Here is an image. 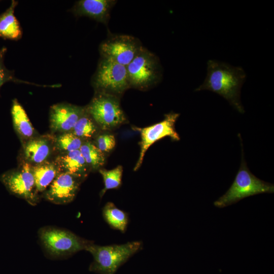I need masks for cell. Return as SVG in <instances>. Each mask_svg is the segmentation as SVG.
<instances>
[{
  "instance_id": "obj_7",
  "label": "cell",
  "mask_w": 274,
  "mask_h": 274,
  "mask_svg": "<svg viewBox=\"0 0 274 274\" xmlns=\"http://www.w3.org/2000/svg\"><path fill=\"white\" fill-rule=\"evenodd\" d=\"M85 108L95 123L103 130L113 129L126 120L119 98L113 94L96 92Z\"/></svg>"
},
{
  "instance_id": "obj_15",
  "label": "cell",
  "mask_w": 274,
  "mask_h": 274,
  "mask_svg": "<svg viewBox=\"0 0 274 274\" xmlns=\"http://www.w3.org/2000/svg\"><path fill=\"white\" fill-rule=\"evenodd\" d=\"M54 162L60 173H66L83 179L89 169L79 150L62 153Z\"/></svg>"
},
{
  "instance_id": "obj_18",
  "label": "cell",
  "mask_w": 274,
  "mask_h": 274,
  "mask_svg": "<svg viewBox=\"0 0 274 274\" xmlns=\"http://www.w3.org/2000/svg\"><path fill=\"white\" fill-rule=\"evenodd\" d=\"M33 175L37 192H44L60 173L54 161L48 160L32 165Z\"/></svg>"
},
{
  "instance_id": "obj_3",
  "label": "cell",
  "mask_w": 274,
  "mask_h": 274,
  "mask_svg": "<svg viewBox=\"0 0 274 274\" xmlns=\"http://www.w3.org/2000/svg\"><path fill=\"white\" fill-rule=\"evenodd\" d=\"M142 245L141 241L104 246L91 243L85 249L93 258L89 270L99 274H114L122 264L142 249Z\"/></svg>"
},
{
  "instance_id": "obj_8",
  "label": "cell",
  "mask_w": 274,
  "mask_h": 274,
  "mask_svg": "<svg viewBox=\"0 0 274 274\" xmlns=\"http://www.w3.org/2000/svg\"><path fill=\"white\" fill-rule=\"evenodd\" d=\"M0 180L11 194L24 199L32 206L39 202L32 165L29 163L26 162L17 168L4 173Z\"/></svg>"
},
{
  "instance_id": "obj_10",
  "label": "cell",
  "mask_w": 274,
  "mask_h": 274,
  "mask_svg": "<svg viewBox=\"0 0 274 274\" xmlns=\"http://www.w3.org/2000/svg\"><path fill=\"white\" fill-rule=\"evenodd\" d=\"M142 46L139 41L129 35H112L99 46L101 57L127 66Z\"/></svg>"
},
{
  "instance_id": "obj_11",
  "label": "cell",
  "mask_w": 274,
  "mask_h": 274,
  "mask_svg": "<svg viewBox=\"0 0 274 274\" xmlns=\"http://www.w3.org/2000/svg\"><path fill=\"white\" fill-rule=\"evenodd\" d=\"M83 180L66 173H60L43 192V197L57 204L68 203L75 198Z\"/></svg>"
},
{
  "instance_id": "obj_4",
  "label": "cell",
  "mask_w": 274,
  "mask_h": 274,
  "mask_svg": "<svg viewBox=\"0 0 274 274\" xmlns=\"http://www.w3.org/2000/svg\"><path fill=\"white\" fill-rule=\"evenodd\" d=\"M39 237L47 253L54 258L66 257L85 250L92 243L69 230L52 226L41 228Z\"/></svg>"
},
{
  "instance_id": "obj_12",
  "label": "cell",
  "mask_w": 274,
  "mask_h": 274,
  "mask_svg": "<svg viewBox=\"0 0 274 274\" xmlns=\"http://www.w3.org/2000/svg\"><path fill=\"white\" fill-rule=\"evenodd\" d=\"M85 111V108L68 103L53 105L50 108L49 115L51 129L61 133L71 132Z\"/></svg>"
},
{
  "instance_id": "obj_9",
  "label": "cell",
  "mask_w": 274,
  "mask_h": 274,
  "mask_svg": "<svg viewBox=\"0 0 274 274\" xmlns=\"http://www.w3.org/2000/svg\"><path fill=\"white\" fill-rule=\"evenodd\" d=\"M179 116L180 114L171 112L165 114L163 120L158 123L144 128H135L140 132L141 141L140 156L134 171L141 166L147 150L155 142L165 137H169L173 141H180V135L175 129Z\"/></svg>"
},
{
  "instance_id": "obj_24",
  "label": "cell",
  "mask_w": 274,
  "mask_h": 274,
  "mask_svg": "<svg viewBox=\"0 0 274 274\" xmlns=\"http://www.w3.org/2000/svg\"><path fill=\"white\" fill-rule=\"evenodd\" d=\"M7 51V49L6 47H3L0 49V89L5 83L8 82L43 86L41 85H38L27 81H22L17 78L15 76L14 72L8 70L5 65L4 58Z\"/></svg>"
},
{
  "instance_id": "obj_13",
  "label": "cell",
  "mask_w": 274,
  "mask_h": 274,
  "mask_svg": "<svg viewBox=\"0 0 274 274\" xmlns=\"http://www.w3.org/2000/svg\"><path fill=\"white\" fill-rule=\"evenodd\" d=\"M114 0H81L72 9L77 16H87L95 21L107 24L111 9L116 3Z\"/></svg>"
},
{
  "instance_id": "obj_20",
  "label": "cell",
  "mask_w": 274,
  "mask_h": 274,
  "mask_svg": "<svg viewBox=\"0 0 274 274\" xmlns=\"http://www.w3.org/2000/svg\"><path fill=\"white\" fill-rule=\"evenodd\" d=\"M79 150L89 169L96 170L105 163L104 153L91 142H84Z\"/></svg>"
},
{
  "instance_id": "obj_19",
  "label": "cell",
  "mask_w": 274,
  "mask_h": 274,
  "mask_svg": "<svg viewBox=\"0 0 274 274\" xmlns=\"http://www.w3.org/2000/svg\"><path fill=\"white\" fill-rule=\"evenodd\" d=\"M104 219L113 228L124 232L126 229L128 217L124 211L118 209L112 202H108L102 210Z\"/></svg>"
},
{
  "instance_id": "obj_6",
  "label": "cell",
  "mask_w": 274,
  "mask_h": 274,
  "mask_svg": "<svg viewBox=\"0 0 274 274\" xmlns=\"http://www.w3.org/2000/svg\"><path fill=\"white\" fill-rule=\"evenodd\" d=\"M91 80L96 92L116 96L130 87L126 66L102 57Z\"/></svg>"
},
{
  "instance_id": "obj_16",
  "label": "cell",
  "mask_w": 274,
  "mask_h": 274,
  "mask_svg": "<svg viewBox=\"0 0 274 274\" xmlns=\"http://www.w3.org/2000/svg\"><path fill=\"white\" fill-rule=\"evenodd\" d=\"M18 4V1H12L9 8L0 15V37L5 40L17 41L22 37V28L14 14Z\"/></svg>"
},
{
  "instance_id": "obj_5",
  "label": "cell",
  "mask_w": 274,
  "mask_h": 274,
  "mask_svg": "<svg viewBox=\"0 0 274 274\" xmlns=\"http://www.w3.org/2000/svg\"><path fill=\"white\" fill-rule=\"evenodd\" d=\"M126 69L130 87L146 89L161 79L162 70L158 58L143 47Z\"/></svg>"
},
{
  "instance_id": "obj_22",
  "label": "cell",
  "mask_w": 274,
  "mask_h": 274,
  "mask_svg": "<svg viewBox=\"0 0 274 274\" xmlns=\"http://www.w3.org/2000/svg\"><path fill=\"white\" fill-rule=\"evenodd\" d=\"M97 129L95 122L85 110L75 125L71 132L83 140L91 138L95 134Z\"/></svg>"
},
{
  "instance_id": "obj_25",
  "label": "cell",
  "mask_w": 274,
  "mask_h": 274,
  "mask_svg": "<svg viewBox=\"0 0 274 274\" xmlns=\"http://www.w3.org/2000/svg\"><path fill=\"white\" fill-rule=\"evenodd\" d=\"M95 142V146L104 153L112 150L116 145L114 136L110 134L99 135Z\"/></svg>"
},
{
  "instance_id": "obj_17",
  "label": "cell",
  "mask_w": 274,
  "mask_h": 274,
  "mask_svg": "<svg viewBox=\"0 0 274 274\" xmlns=\"http://www.w3.org/2000/svg\"><path fill=\"white\" fill-rule=\"evenodd\" d=\"M11 113L14 129L20 138L26 142L35 137V130L24 109L18 100L13 99Z\"/></svg>"
},
{
  "instance_id": "obj_14",
  "label": "cell",
  "mask_w": 274,
  "mask_h": 274,
  "mask_svg": "<svg viewBox=\"0 0 274 274\" xmlns=\"http://www.w3.org/2000/svg\"><path fill=\"white\" fill-rule=\"evenodd\" d=\"M54 146L50 136L34 137L24 145V155L26 162L36 165L48 161Z\"/></svg>"
},
{
  "instance_id": "obj_23",
  "label": "cell",
  "mask_w": 274,
  "mask_h": 274,
  "mask_svg": "<svg viewBox=\"0 0 274 274\" xmlns=\"http://www.w3.org/2000/svg\"><path fill=\"white\" fill-rule=\"evenodd\" d=\"M99 172L101 175L104 182V188L100 191L99 195L101 197L108 190L118 188L121 184V179L123 172L122 166L119 165L111 170L99 169Z\"/></svg>"
},
{
  "instance_id": "obj_21",
  "label": "cell",
  "mask_w": 274,
  "mask_h": 274,
  "mask_svg": "<svg viewBox=\"0 0 274 274\" xmlns=\"http://www.w3.org/2000/svg\"><path fill=\"white\" fill-rule=\"evenodd\" d=\"M72 132L62 133L54 138V148L62 153L79 150L84 141Z\"/></svg>"
},
{
  "instance_id": "obj_2",
  "label": "cell",
  "mask_w": 274,
  "mask_h": 274,
  "mask_svg": "<svg viewBox=\"0 0 274 274\" xmlns=\"http://www.w3.org/2000/svg\"><path fill=\"white\" fill-rule=\"evenodd\" d=\"M242 159L235 179L227 191L214 202L217 208H222L235 203L251 196L262 193H273L274 185L263 181L254 175L248 168L245 160L242 139Z\"/></svg>"
},
{
  "instance_id": "obj_1",
  "label": "cell",
  "mask_w": 274,
  "mask_h": 274,
  "mask_svg": "<svg viewBox=\"0 0 274 274\" xmlns=\"http://www.w3.org/2000/svg\"><path fill=\"white\" fill-rule=\"evenodd\" d=\"M246 74L241 66H234L216 60L207 62V74L203 83L195 91L207 90L222 96L238 112L244 113L241 89Z\"/></svg>"
}]
</instances>
